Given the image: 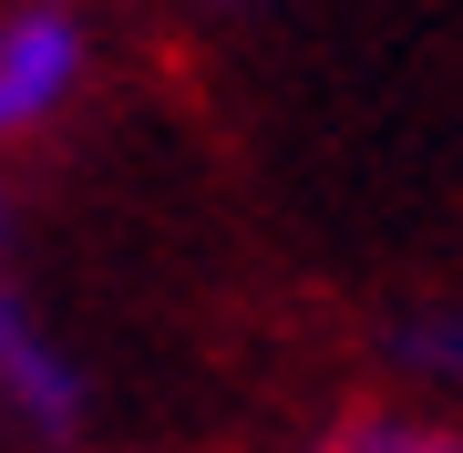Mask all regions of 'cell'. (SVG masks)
Returning a JSON list of instances; mask_svg holds the SVG:
<instances>
[{"instance_id":"obj_1","label":"cell","mask_w":463,"mask_h":453,"mask_svg":"<svg viewBox=\"0 0 463 453\" xmlns=\"http://www.w3.org/2000/svg\"><path fill=\"white\" fill-rule=\"evenodd\" d=\"M0 433L32 443V453H72L93 433V361L11 278H0Z\"/></svg>"},{"instance_id":"obj_2","label":"cell","mask_w":463,"mask_h":453,"mask_svg":"<svg viewBox=\"0 0 463 453\" xmlns=\"http://www.w3.org/2000/svg\"><path fill=\"white\" fill-rule=\"evenodd\" d=\"M93 83V21L72 0H11L0 11V145H32Z\"/></svg>"},{"instance_id":"obj_3","label":"cell","mask_w":463,"mask_h":453,"mask_svg":"<svg viewBox=\"0 0 463 453\" xmlns=\"http://www.w3.org/2000/svg\"><path fill=\"white\" fill-rule=\"evenodd\" d=\"M381 351H392V371L412 382L422 412H453V402H463V288L412 299V309L392 319V340H381Z\"/></svg>"},{"instance_id":"obj_4","label":"cell","mask_w":463,"mask_h":453,"mask_svg":"<svg viewBox=\"0 0 463 453\" xmlns=\"http://www.w3.org/2000/svg\"><path fill=\"white\" fill-rule=\"evenodd\" d=\"M288 453H463V422L422 412V402H350V412H330Z\"/></svg>"},{"instance_id":"obj_5","label":"cell","mask_w":463,"mask_h":453,"mask_svg":"<svg viewBox=\"0 0 463 453\" xmlns=\"http://www.w3.org/2000/svg\"><path fill=\"white\" fill-rule=\"evenodd\" d=\"M0 248H11V185H0Z\"/></svg>"},{"instance_id":"obj_6","label":"cell","mask_w":463,"mask_h":453,"mask_svg":"<svg viewBox=\"0 0 463 453\" xmlns=\"http://www.w3.org/2000/svg\"><path fill=\"white\" fill-rule=\"evenodd\" d=\"M185 11H237V0H185Z\"/></svg>"}]
</instances>
